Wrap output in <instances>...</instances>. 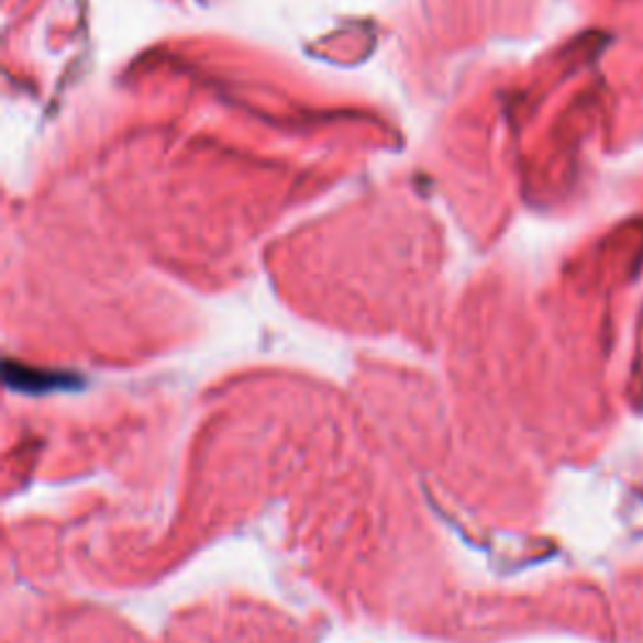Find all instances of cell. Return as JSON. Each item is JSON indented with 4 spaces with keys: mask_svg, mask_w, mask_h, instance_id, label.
I'll return each mask as SVG.
<instances>
[{
    "mask_svg": "<svg viewBox=\"0 0 643 643\" xmlns=\"http://www.w3.org/2000/svg\"><path fill=\"white\" fill-rule=\"evenodd\" d=\"M5 377L8 385L13 387H23V390L38 392V390H53V387L64 385V375H53V373H38V369H25V367H5Z\"/></svg>",
    "mask_w": 643,
    "mask_h": 643,
    "instance_id": "6da1fadb",
    "label": "cell"
}]
</instances>
